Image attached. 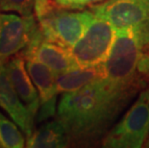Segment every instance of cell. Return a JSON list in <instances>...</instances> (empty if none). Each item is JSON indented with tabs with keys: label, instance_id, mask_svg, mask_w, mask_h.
I'll return each instance as SVG.
<instances>
[{
	"label": "cell",
	"instance_id": "d6986e66",
	"mask_svg": "<svg viewBox=\"0 0 149 148\" xmlns=\"http://www.w3.org/2000/svg\"><path fill=\"white\" fill-rule=\"evenodd\" d=\"M57 6L68 10H80L85 7V0H52Z\"/></svg>",
	"mask_w": 149,
	"mask_h": 148
},
{
	"label": "cell",
	"instance_id": "5b68a950",
	"mask_svg": "<svg viewBox=\"0 0 149 148\" xmlns=\"http://www.w3.org/2000/svg\"><path fill=\"white\" fill-rule=\"evenodd\" d=\"M116 30L105 18L94 17L69 51L79 67H93L106 62L116 40Z\"/></svg>",
	"mask_w": 149,
	"mask_h": 148
},
{
	"label": "cell",
	"instance_id": "277c9868",
	"mask_svg": "<svg viewBox=\"0 0 149 148\" xmlns=\"http://www.w3.org/2000/svg\"><path fill=\"white\" fill-rule=\"evenodd\" d=\"M149 135V88L142 90L124 116L102 141L104 147L139 148Z\"/></svg>",
	"mask_w": 149,
	"mask_h": 148
},
{
	"label": "cell",
	"instance_id": "6da1fadb",
	"mask_svg": "<svg viewBox=\"0 0 149 148\" xmlns=\"http://www.w3.org/2000/svg\"><path fill=\"white\" fill-rule=\"evenodd\" d=\"M131 99L105 77L78 90L63 93L57 107V119L64 125L69 143L88 145L107 133Z\"/></svg>",
	"mask_w": 149,
	"mask_h": 148
},
{
	"label": "cell",
	"instance_id": "52a82bcc",
	"mask_svg": "<svg viewBox=\"0 0 149 148\" xmlns=\"http://www.w3.org/2000/svg\"><path fill=\"white\" fill-rule=\"evenodd\" d=\"M91 11L105 18L116 30L132 29L149 19V0H106L91 6Z\"/></svg>",
	"mask_w": 149,
	"mask_h": 148
},
{
	"label": "cell",
	"instance_id": "8992f818",
	"mask_svg": "<svg viewBox=\"0 0 149 148\" xmlns=\"http://www.w3.org/2000/svg\"><path fill=\"white\" fill-rule=\"evenodd\" d=\"M40 29L34 15L0 14V64L28 47Z\"/></svg>",
	"mask_w": 149,
	"mask_h": 148
},
{
	"label": "cell",
	"instance_id": "ffe728a7",
	"mask_svg": "<svg viewBox=\"0 0 149 148\" xmlns=\"http://www.w3.org/2000/svg\"><path fill=\"white\" fill-rule=\"evenodd\" d=\"M104 1L106 0H85V6H93Z\"/></svg>",
	"mask_w": 149,
	"mask_h": 148
},
{
	"label": "cell",
	"instance_id": "ac0fdd59",
	"mask_svg": "<svg viewBox=\"0 0 149 148\" xmlns=\"http://www.w3.org/2000/svg\"><path fill=\"white\" fill-rule=\"evenodd\" d=\"M54 5L52 0H34V11L35 15L40 20Z\"/></svg>",
	"mask_w": 149,
	"mask_h": 148
},
{
	"label": "cell",
	"instance_id": "5bb4252c",
	"mask_svg": "<svg viewBox=\"0 0 149 148\" xmlns=\"http://www.w3.org/2000/svg\"><path fill=\"white\" fill-rule=\"evenodd\" d=\"M25 146L23 135L17 123L11 121L0 112V147L22 148Z\"/></svg>",
	"mask_w": 149,
	"mask_h": 148
},
{
	"label": "cell",
	"instance_id": "8fae6325",
	"mask_svg": "<svg viewBox=\"0 0 149 148\" xmlns=\"http://www.w3.org/2000/svg\"><path fill=\"white\" fill-rule=\"evenodd\" d=\"M6 69L18 97L35 118L40 109V96L28 73L24 57L20 53L14 55L6 63Z\"/></svg>",
	"mask_w": 149,
	"mask_h": 148
},
{
	"label": "cell",
	"instance_id": "4fadbf2b",
	"mask_svg": "<svg viewBox=\"0 0 149 148\" xmlns=\"http://www.w3.org/2000/svg\"><path fill=\"white\" fill-rule=\"evenodd\" d=\"M68 144V133L58 119L46 122L33 131L26 141V147L29 148H63Z\"/></svg>",
	"mask_w": 149,
	"mask_h": 148
},
{
	"label": "cell",
	"instance_id": "e0dca14e",
	"mask_svg": "<svg viewBox=\"0 0 149 148\" xmlns=\"http://www.w3.org/2000/svg\"><path fill=\"white\" fill-rule=\"evenodd\" d=\"M138 72L141 79L149 84V48L142 50L138 64Z\"/></svg>",
	"mask_w": 149,
	"mask_h": 148
},
{
	"label": "cell",
	"instance_id": "9c48e42d",
	"mask_svg": "<svg viewBox=\"0 0 149 148\" xmlns=\"http://www.w3.org/2000/svg\"><path fill=\"white\" fill-rule=\"evenodd\" d=\"M19 53L24 59L32 58L42 63L56 75L80 67L68 48L44 40L42 31L31 44Z\"/></svg>",
	"mask_w": 149,
	"mask_h": 148
},
{
	"label": "cell",
	"instance_id": "7c38bea8",
	"mask_svg": "<svg viewBox=\"0 0 149 148\" xmlns=\"http://www.w3.org/2000/svg\"><path fill=\"white\" fill-rule=\"evenodd\" d=\"M105 77V63L93 67H80L57 75V90L58 93L71 92Z\"/></svg>",
	"mask_w": 149,
	"mask_h": 148
},
{
	"label": "cell",
	"instance_id": "2e32d148",
	"mask_svg": "<svg viewBox=\"0 0 149 148\" xmlns=\"http://www.w3.org/2000/svg\"><path fill=\"white\" fill-rule=\"evenodd\" d=\"M141 49L149 48V19L144 20L136 27L132 28Z\"/></svg>",
	"mask_w": 149,
	"mask_h": 148
},
{
	"label": "cell",
	"instance_id": "ba28073f",
	"mask_svg": "<svg viewBox=\"0 0 149 148\" xmlns=\"http://www.w3.org/2000/svg\"><path fill=\"white\" fill-rule=\"evenodd\" d=\"M25 63L40 96L38 121H45L57 114V75L36 59H25Z\"/></svg>",
	"mask_w": 149,
	"mask_h": 148
},
{
	"label": "cell",
	"instance_id": "30bf717a",
	"mask_svg": "<svg viewBox=\"0 0 149 148\" xmlns=\"http://www.w3.org/2000/svg\"><path fill=\"white\" fill-rule=\"evenodd\" d=\"M0 107L29 138L34 131V117L18 97L6 69V63L0 64Z\"/></svg>",
	"mask_w": 149,
	"mask_h": 148
},
{
	"label": "cell",
	"instance_id": "9a60e30c",
	"mask_svg": "<svg viewBox=\"0 0 149 148\" xmlns=\"http://www.w3.org/2000/svg\"><path fill=\"white\" fill-rule=\"evenodd\" d=\"M34 0H0V12H14L21 15H33Z\"/></svg>",
	"mask_w": 149,
	"mask_h": 148
},
{
	"label": "cell",
	"instance_id": "3957f363",
	"mask_svg": "<svg viewBox=\"0 0 149 148\" xmlns=\"http://www.w3.org/2000/svg\"><path fill=\"white\" fill-rule=\"evenodd\" d=\"M94 17L91 11L73 12L54 3L46 15L38 21L44 40L70 48L85 34Z\"/></svg>",
	"mask_w": 149,
	"mask_h": 148
},
{
	"label": "cell",
	"instance_id": "7a4b0ae2",
	"mask_svg": "<svg viewBox=\"0 0 149 148\" xmlns=\"http://www.w3.org/2000/svg\"><path fill=\"white\" fill-rule=\"evenodd\" d=\"M141 53L132 29L116 30L115 42L105 62L106 79L116 90L132 98L145 83L138 72Z\"/></svg>",
	"mask_w": 149,
	"mask_h": 148
}]
</instances>
